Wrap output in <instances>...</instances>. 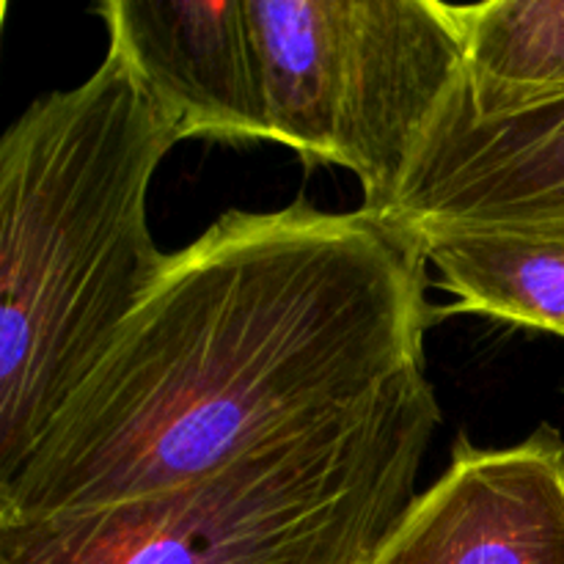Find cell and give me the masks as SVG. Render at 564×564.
Masks as SVG:
<instances>
[{
	"instance_id": "obj_1",
	"label": "cell",
	"mask_w": 564,
	"mask_h": 564,
	"mask_svg": "<svg viewBox=\"0 0 564 564\" xmlns=\"http://www.w3.org/2000/svg\"><path fill=\"white\" fill-rule=\"evenodd\" d=\"M430 262L389 215L229 209L163 275L20 471L0 523L147 499L424 369Z\"/></svg>"
},
{
	"instance_id": "obj_2",
	"label": "cell",
	"mask_w": 564,
	"mask_h": 564,
	"mask_svg": "<svg viewBox=\"0 0 564 564\" xmlns=\"http://www.w3.org/2000/svg\"><path fill=\"white\" fill-rule=\"evenodd\" d=\"M108 50L0 138V485L31 457L169 264L147 196L180 143Z\"/></svg>"
},
{
	"instance_id": "obj_3",
	"label": "cell",
	"mask_w": 564,
	"mask_h": 564,
	"mask_svg": "<svg viewBox=\"0 0 564 564\" xmlns=\"http://www.w3.org/2000/svg\"><path fill=\"white\" fill-rule=\"evenodd\" d=\"M438 424L422 375L180 488L0 523V564H372L419 496Z\"/></svg>"
},
{
	"instance_id": "obj_4",
	"label": "cell",
	"mask_w": 564,
	"mask_h": 564,
	"mask_svg": "<svg viewBox=\"0 0 564 564\" xmlns=\"http://www.w3.org/2000/svg\"><path fill=\"white\" fill-rule=\"evenodd\" d=\"M273 141L358 176L389 215L424 130L466 75L455 3L246 0Z\"/></svg>"
},
{
	"instance_id": "obj_5",
	"label": "cell",
	"mask_w": 564,
	"mask_h": 564,
	"mask_svg": "<svg viewBox=\"0 0 564 564\" xmlns=\"http://www.w3.org/2000/svg\"><path fill=\"white\" fill-rule=\"evenodd\" d=\"M389 218L411 235H564V99L479 119L460 80L424 130Z\"/></svg>"
},
{
	"instance_id": "obj_6",
	"label": "cell",
	"mask_w": 564,
	"mask_h": 564,
	"mask_svg": "<svg viewBox=\"0 0 564 564\" xmlns=\"http://www.w3.org/2000/svg\"><path fill=\"white\" fill-rule=\"evenodd\" d=\"M372 564H564V438L540 424L482 449L466 433Z\"/></svg>"
},
{
	"instance_id": "obj_7",
	"label": "cell",
	"mask_w": 564,
	"mask_h": 564,
	"mask_svg": "<svg viewBox=\"0 0 564 564\" xmlns=\"http://www.w3.org/2000/svg\"><path fill=\"white\" fill-rule=\"evenodd\" d=\"M94 14L182 141H273L246 0H105Z\"/></svg>"
},
{
	"instance_id": "obj_8",
	"label": "cell",
	"mask_w": 564,
	"mask_h": 564,
	"mask_svg": "<svg viewBox=\"0 0 564 564\" xmlns=\"http://www.w3.org/2000/svg\"><path fill=\"white\" fill-rule=\"evenodd\" d=\"M438 286L455 297L441 308L477 314L564 339V235L529 231H424L413 235Z\"/></svg>"
},
{
	"instance_id": "obj_9",
	"label": "cell",
	"mask_w": 564,
	"mask_h": 564,
	"mask_svg": "<svg viewBox=\"0 0 564 564\" xmlns=\"http://www.w3.org/2000/svg\"><path fill=\"white\" fill-rule=\"evenodd\" d=\"M466 42L463 91L474 116L564 99V0L455 3Z\"/></svg>"
}]
</instances>
